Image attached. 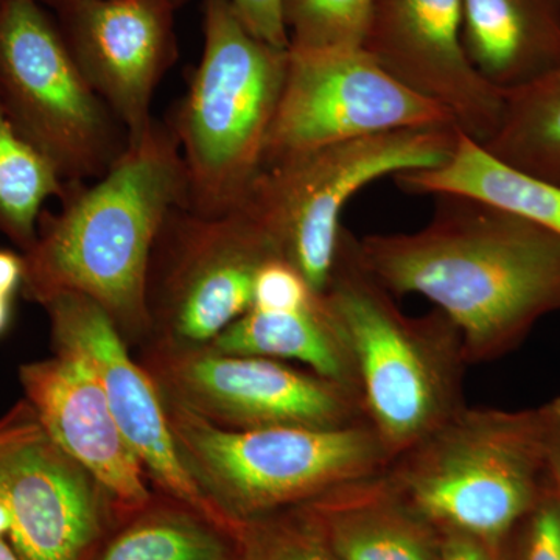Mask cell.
<instances>
[{"label":"cell","instance_id":"cell-1","mask_svg":"<svg viewBox=\"0 0 560 560\" xmlns=\"http://www.w3.org/2000/svg\"><path fill=\"white\" fill-rule=\"evenodd\" d=\"M433 201L418 231L357 238L361 265L397 300L433 302L459 330L467 363L499 360L560 312V237L466 195Z\"/></svg>","mask_w":560,"mask_h":560},{"label":"cell","instance_id":"cell-2","mask_svg":"<svg viewBox=\"0 0 560 560\" xmlns=\"http://www.w3.org/2000/svg\"><path fill=\"white\" fill-rule=\"evenodd\" d=\"M189 183L178 139L154 119L113 168L90 183L66 184L57 212L43 210L24 256L22 293L43 305L60 293L97 302L125 341L149 342L147 272L162 224L187 208Z\"/></svg>","mask_w":560,"mask_h":560},{"label":"cell","instance_id":"cell-3","mask_svg":"<svg viewBox=\"0 0 560 560\" xmlns=\"http://www.w3.org/2000/svg\"><path fill=\"white\" fill-rule=\"evenodd\" d=\"M559 451L560 399L517 411L466 405L385 471L442 533L501 545L555 488Z\"/></svg>","mask_w":560,"mask_h":560},{"label":"cell","instance_id":"cell-4","mask_svg":"<svg viewBox=\"0 0 560 560\" xmlns=\"http://www.w3.org/2000/svg\"><path fill=\"white\" fill-rule=\"evenodd\" d=\"M320 300L348 349L364 416L390 459L440 429L460 408L467 363L459 330L434 308L408 316L364 270L342 226Z\"/></svg>","mask_w":560,"mask_h":560},{"label":"cell","instance_id":"cell-5","mask_svg":"<svg viewBox=\"0 0 560 560\" xmlns=\"http://www.w3.org/2000/svg\"><path fill=\"white\" fill-rule=\"evenodd\" d=\"M202 36L189 90L165 121L186 165L187 209L220 217L241 208L264 167L289 49L253 35L231 0H202Z\"/></svg>","mask_w":560,"mask_h":560},{"label":"cell","instance_id":"cell-6","mask_svg":"<svg viewBox=\"0 0 560 560\" xmlns=\"http://www.w3.org/2000/svg\"><path fill=\"white\" fill-rule=\"evenodd\" d=\"M164 401V400H162ZM176 451L191 480L235 526L294 510L393 463L368 422L341 429H219L164 401Z\"/></svg>","mask_w":560,"mask_h":560},{"label":"cell","instance_id":"cell-7","mask_svg":"<svg viewBox=\"0 0 560 560\" xmlns=\"http://www.w3.org/2000/svg\"><path fill=\"white\" fill-rule=\"evenodd\" d=\"M460 132L458 127L410 128L291 154L261 168L241 208L267 232L280 257L323 293L346 205L374 180L444 164Z\"/></svg>","mask_w":560,"mask_h":560},{"label":"cell","instance_id":"cell-8","mask_svg":"<svg viewBox=\"0 0 560 560\" xmlns=\"http://www.w3.org/2000/svg\"><path fill=\"white\" fill-rule=\"evenodd\" d=\"M0 101L62 183L102 178L130 147L127 128L73 61L54 13L36 0L0 2Z\"/></svg>","mask_w":560,"mask_h":560},{"label":"cell","instance_id":"cell-9","mask_svg":"<svg viewBox=\"0 0 560 560\" xmlns=\"http://www.w3.org/2000/svg\"><path fill=\"white\" fill-rule=\"evenodd\" d=\"M278 257L275 243L245 208L220 217L173 209L147 272V345L209 346L253 307L257 275Z\"/></svg>","mask_w":560,"mask_h":560},{"label":"cell","instance_id":"cell-10","mask_svg":"<svg viewBox=\"0 0 560 560\" xmlns=\"http://www.w3.org/2000/svg\"><path fill=\"white\" fill-rule=\"evenodd\" d=\"M143 370L162 400L219 429H341L368 422L359 390L267 357L147 345Z\"/></svg>","mask_w":560,"mask_h":560},{"label":"cell","instance_id":"cell-11","mask_svg":"<svg viewBox=\"0 0 560 560\" xmlns=\"http://www.w3.org/2000/svg\"><path fill=\"white\" fill-rule=\"evenodd\" d=\"M427 127L458 125L447 110L408 90L363 49L289 47L264 167L330 143Z\"/></svg>","mask_w":560,"mask_h":560},{"label":"cell","instance_id":"cell-12","mask_svg":"<svg viewBox=\"0 0 560 560\" xmlns=\"http://www.w3.org/2000/svg\"><path fill=\"white\" fill-rule=\"evenodd\" d=\"M0 499L21 560H81L102 529V486L51 440L32 405L0 418Z\"/></svg>","mask_w":560,"mask_h":560},{"label":"cell","instance_id":"cell-13","mask_svg":"<svg viewBox=\"0 0 560 560\" xmlns=\"http://www.w3.org/2000/svg\"><path fill=\"white\" fill-rule=\"evenodd\" d=\"M43 307L50 319L51 345L90 364L149 481L171 499L228 525L184 467L160 390L142 364L131 359L127 341L101 305L83 294L60 293Z\"/></svg>","mask_w":560,"mask_h":560},{"label":"cell","instance_id":"cell-14","mask_svg":"<svg viewBox=\"0 0 560 560\" xmlns=\"http://www.w3.org/2000/svg\"><path fill=\"white\" fill-rule=\"evenodd\" d=\"M361 49L436 103L475 142L499 128L504 92L482 79L460 39V0H374Z\"/></svg>","mask_w":560,"mask_h":560},{"label":"cell","instance_id":"cell-15","mask_svg":"<svg viewBox=\"0 0 560 560\" xmlns=\"http://www.w3.org/2000/svg\"><path fill=\"white\" fill-rule=\"evenodd\" d=\"M54 11L80 72L130 135L154 121V92L178 61L176 11L161 0H70Z\"/></svg>","mask_w":560,"mask_h":560},{"label":"cell","instance_id":"cell-16","mask_svg":"<svg viewBox=\"0 0 560 560\" xmlns=\"http://www.w3.org/2000/svg\"><path fill=\"white\" fill-rule=\"evenodd\" d=\"M25 400L51 440L92 475L113 503L143 510L151 501L145 469L125 440L97 375L77 353L55 349L22 364Z\"/></svg>","mask_w":560,"mask_h":560},{"label":"cell","instance_id":"cell-17","mask_svg":"<svg viewBox=\"0 0 560 560\" xmlns=\"http://www.w3.org/2000/svg\"><path fill=\"white\" fill-rule=\"evenodd\" d=\"M340 560H441L444 533L401 495L386 471L293 510Z\"/></svg>","mask_w":560,"mask_h":560},{"label":"cell","instance_id":"cell-18","mask_svg":"<svg viewBox=\"0 0 560 560\" xmlns=\"http://www.w3.org/2000/svg\"><path fill=\"white\" fill-rule=\"evenodd\" d=\"M460 39L482 79L517 90L560 66V0H460Z\"/></svg>","mask_w":560,"mask_h":560},{"label":"cell","instance_id":"cell-19","mask_svg":"<svg viewBox=\"0 0 560 560\" xmlns=\"http://www.w3.org/2000/svg\"><path fill=\"white\" fill-rule=\"evenodd\" d=\"M410 195L458 194L489 202L560 237V186L503 164L460 132L452 156L438 167L394 176Z\"/></svg>","mask_w":560,"mask_h":560},{"label":"cell","instance_id":"cell-20","mask_svg":"<svg viewBox=\"0 0 560 560\" xmlns=\"http://www.w3.org/2000/svg\"><path fill=\"white\" fill-rule=\"evenodd\" d=\"M208 348L231 355L301 361L320 377L359 390L352 360L324 307L320 294L296 311L250 307L242 318L221 331Z\"/></svg>","mask_w":560,"mask_h":560},{"label":"cell","instance_id":"cell-21","mask_svg":"<svg viewBox=\"0 0 560 560\" xmlns=\"http://www.w3.org/2000/svg\"><path fill=\"white\" fill-rule=\"evenodd\" d=\"M482 147L515 171L560 186V66L504 92L499 128Z\"/></svg>","mask_w":560,"mask_h":560},{"label":"cell","instance_id":"cell-22","mask_svg":"<svg viewBox=\"0 0 560 560\" xmlns=\"http://www.w3.org/2000/svg\"><path fill=\"white\" fill-rule=\"evenodd\" d=\"M54 167L33 149L7 116L0 101V234L22 254L35 245L44 205L65 194Z\"/></svg>","mask_w":560,"mask_h":560},{"label":"cell","instance_id":"cell-23","mask_svg":"<svg viewBox=\"0 0 560 560\" xmlns=\"http://www.w3.org/2000/svg\"><path fill=\"white\" fill-rule=\"evenodd\" d=\"M200 517L208 515L151 512L124 530L101 560H241V550H232L215 523L206 525Z\"/></svg>","mask_w":560,"mask_h":560},{"label":"cell","instance_id":"cell-24","mask_svg":"<svg viewBox=\"0 0 560 560\" xmlns=\"http://www.w3.org/2000/svg\"><path fill=\"white\" fill-rule=\"evenodd\" d=\"M374 0H283L290 49H361Z\"/></svg>","mask_w":560,"mask_h":560},{"label":"cell","instance_id":"cell-25","mask_svg":"<svg viewBox=\"0 0 560 560\" xmlns=\"http://www.w3.org/2000/svg\"><path fill=\"white\" fill-rule=\"evenodd\" d=\"M241 560H340L293 510L237 526Z\"/></svg>","mask_w":560,"mask_h":560},{"label":"cell","instance_id":"cell-26","mask_svg":"<svg viewBox=\"0 0 560 560\" xmlns=\"http://www.w3.org/2000/svg\"><path fill=\"white\" fill-rule=\"evenodd\" d=\"M315 290L289 261L272 259L260 268L254 285L253 308L296 311L316 298Z\"/></svg>","mask_w":560,"mask_h":560},{"label":"cell","instance_id":"cell-27","mask_svg":"<svg viewBox=\"0 0 560 560\" xmlns=\"http://www.w3.org/2000/svg\"><path fill=\"white\" fill-rule=\"evenodd\" d=\"M515 551L517 560H560V495L556 486L523 522Z\"/></svg>","mask_w":560,"mask_h":560},{"label":"cell","instance_id":"cell-28","mask_svg":"<svg viewBox=\"0 0 560 560\" xmlns=\"http://www.w3.org/2000/svg\"><path fill=\"white\" fill-rule=\"evenodd\" d=\"M283 0H231L235 13L257 38L289 49L290 39L283 22Z\"/></svg>","mask_w":560,"mask_h":560},{"label":"cell","instance_id":"cell-29","mask_svg":"<svg viewBox=\"0 0 560 560\" xmlns=\"http://www.w3.org/2000/svg\"><path fill=\"white\" fill-rule=\"evenodd\" d=\"M515 540L493 545L459 533H444L441 560H517Z\"/></svg>","mask_w":560,"mask_h":560},{"label":"cell","instance_id":"cell-30","mask_svg":"<svg viewBox=\"0 0 560 560\" xmlns=\"http://www.w3.org/2000/svg\"><path fill=\"white\" fill-rule=\"evenodd\" d=\"M24 256L10 249H0V293L16 298L24 283Z\"/></svg>","mask_w":560,"mask_h":560},{"label":"cell","instance_id":"cell-31","mask_svg":"<svg viewBox=\"0 0 560 560\" xmlns=\"http://www.w3.org/2000/svg\"><path fill=\"white\" fill-rule=\"evenodd\" d=\"M13 302L14 296L0 293V337L9 329L13 316Z\"/></svg>","mask_w":560,"mask_h":560},{"label":"cell","instance_id":"cell-32","mask_svg":"<svg viewBox=\"0 0 560 560\" xmlns=\"http://www.w3.org/2000/svg\"><path fill=\"white\" fill-rule=\"evenodd\" d=\"M36 2H39L40 5L46 7V9H57V7L62 5V3L70 2V0H36ZM161 2L168 3V5H172L173 9L179 10L180 7L186 5L189 0H161Z\"/></svg>","mask_w":560,"mask_h":560},{"label":"cell","instance_id":"cell-33","mask_svg":"<svg viewBox=\"0 0 560 560\" xmlns=\"http://www.w3.org/2000/svg\"><path fill=\"white\" fill-rule=\"evenodd\" d=\"M0 560H21L5 537H0Z\"/></svg>","mask_w":560,"mask_h":560},{"label":"cell","instance_id":"cell-34","mask_svg":"<svg viewBox=\"0 0 560 560\" xmlns=\"http://www.w3.org/2000/svg\"><path fill=\"white\" fill-rule=\"evenodd\" d=\"M552 478H555L556 490H558L560 495V451L556 455L555 466H552Z\"/></svg>","mask_w":560,"mask_h":560},{"label":"cell","instance_id":"cell-35","mask_svg":"<svg viewBox=\"0 0 560 560\" xmlns=\"http://www.w3.org/2000/svg\"><path fill=\"white\" fill-rule=\"evenodd\" d=\"M0 2H2V0H0Z\"/></svg>","mask_w":560,"mask_h":560}]
</instances>
